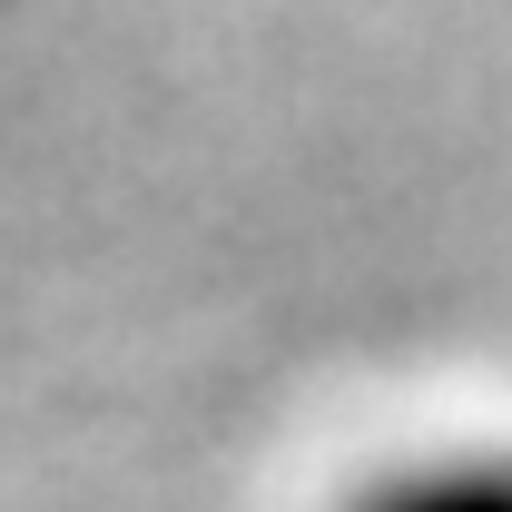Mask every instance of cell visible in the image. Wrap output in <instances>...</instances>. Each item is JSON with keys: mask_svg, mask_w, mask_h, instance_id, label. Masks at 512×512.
I'll list each match as a JSON object with an SVG mask.
<instances>
[{"mask_svg": "<svg viewBox=\"0 0 512 512\" xmlns=\"http://www.w3.org/2000/svg\"><path fill=\"white\" fill-rule=\"evenodd\" d=\"M345 512H512V444H434L375 473Z\"/></svg>", "mask_w": 512, "mask_h": 512, "instance_id": "1", "label": "cell"}]
</instances>
